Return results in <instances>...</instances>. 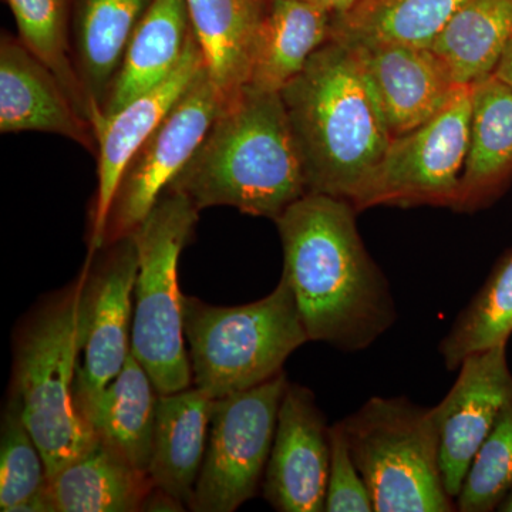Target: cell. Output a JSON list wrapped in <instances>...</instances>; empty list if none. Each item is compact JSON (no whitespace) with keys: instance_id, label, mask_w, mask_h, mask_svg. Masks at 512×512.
Masks as SVG:
<instances>
[{"instance_id":"15","label":"cell","mask_w":512,"mask_h":512,"mask_svg":"<svg viewBox=\"0 0 512 512\" xmlns=\"http://www.w3.org/2000/svg\"><path fill=\"white\" fill-rule=\"evenodd\" d=\"M342 42L356 50L392 138L433 119L464 87L431 47Z\"/></svg>"},{"instance_id":"5","label":"cell","mask_w":512,"mask_h":512,"mask_svg":"<svg viewBox=\"0 0 512 512\" xmlns=\"http://www.w3.org/2000/svg\"><path fill=\"white\" fill-rule=\"evenodd\" d=\"M183 312L192 386L211 399L268 382L309 342L284 276L274 291L248 305L212 306L184 296Z\"/></svg>"},{"instance_id":"26","label":"cell","mask_w":512,"mask_h":512,"mask_svg":"<svg viewBox=\"0 0 512 512\" xmlns=\"http://www.w3.org/2000/svg\"><path fill=\"white\" fill-rule=\"evenodd\" d=\"M466 0H360L333 16L332 39L430 47Z\"/></svg>"},{"instance_id":"31","label":"cell","mask_w":512,"mask_h":512,"mask_svg":"<svg viewBox=\"0 0 512 512\" xmlns=\"http://www.w3.org/2000/svg\"><path fill=\"white\" fill-rule=\"evenodd\" d=\"M326 512H375L365 480L350 453L342 421L330 426Z\"/></svg>"},{"instance_id":"17","label":"cell","mask_w":512,"mask_h":512,"mask_svg":"<svg viewBox=\"0 0 512 512\" xmlns=\"http://www.w3.org/2000/svg\"><path fill=\"white\" fill-rule=\"evenodd\" d=\"M512 183V89L494 74L471 86L470 137L454 211L491 207Z\"/></svg>"},{"instance_id":"16","label":"cell","mask_w":512,"mask_h":512,"mask_svg":"<svg viewBox=\"0 0 512 512\" xmlns=\"http://www.w3.org/2000/svg\"><path fill=\"white\" fill-rule=\"evenodd\" d=\"M0 131H39L97 150L93 124L77 109L62 82L19 37L0 39Z\"/></svg>"},{"instance_id":"8","label":"cell","mask_w":512,"mask_h":512,"mask_svg":"<svg viewBox=\"0 0 512 512\" xmlns=\"http://www.w3.org/2000/svg\"><path fill=\"white\" fill-rule=\"evenodd\" d=\"M471 86H464L433 119L392 138L386 154L352 205L357 212L387 205L456 208L466 163Z\"/></svg>"},{"instance_id":"29","label":"cell","mask_w":512,"mask_h":512,"mask_svg":"<svg viewBox=\"0 0 512 512\" xmlns=\"http://www.w3.org/2000/svg\"><path fill=\"white\" fill-rule=\"evenodd\" d=\"M512 488V402L481 444L456 500L457 511H497Z\"/></svg>"},{"instance_id":"18","label":"cell","mask_w":512,"mask_h":512,"mask_svg":"<svg viewBox=\"0 0 512 512\" xmlns=\"http://www.w3.org/2000/svg\"><path fill=\"white\" fill-rule=\"evenodd\" d=\"M214 399L195 386L181 392L158 394L156 426L151 444L148 477L190 507L210 433Z\"/></svg>"},{"instance_id":"12","label":"cell","mask_w":512,"mask_h":512,"mask_svg":"<svg viewBox=\"0 0 512 512\" xmlns=\"http://www.w3.org/2000/svg\"><path fill=\"white\" fill-rule=\"evenodd\" d=\"M512 402L507 345L467 356L456 383L436 407L440 464L447 493L457 500L464 478L501 410Z\"/></svg>"},{"instance_id":"22","label":"cell","mask_w":512,"mask_h":512,"mask_svg":"<svg viewBox=\"0 0 512 512\" xmlns=\"http://www.w3.org/2000/svg\"><path fill=\"white\" fill-rule=\"evenodd\" d=\"M326 10L302 0H268L254 46L249 86L281 93L332 32Z\"/></svg>"},{"instance_id":"23","label":"cell","mask_w":512,"mask_h":512,"mask_svg":"<svg viewBox=\"0 0 512 512\" xmlns=\"http://www.w3.org/2000/svg\"><path fill=\"white\" fill-rule=\"evenodd\" d=\"M157 402L153 380L130 353L116 379L99 396L80 403L79 409L97 440L147 473Z\"/></svg>"},{"instance_id":"32","label":"cell","mask_w":512,"mask_h":512,"mask_svg":"<svg viewBox=\"0 0 512 512\" xmlns=\"http://www.w3.org/2000/svg\"><path fill=\"white\" fill-rule=\"evenodd\" d=\"M184 505L160 488H153L144 501L143 511H184Z\"/></svg>"},{"instance_id":"25","label":"cell","mask_w":512,"mask_h":512,"mask_svg":"<svg viewBox=\"0 0 512 512\" xmlns=\"http://www.w3.org/2000/svg\"><path fill=\"white\" fill-rule=\"evenodd\" d=\"M512 40V0H466L431 43L460 86L494 73Z\"/></svg>"},{"instance_id":"6","label":"cell","mask_w":512,"mask_h":512,"mask_svg":"<svg viewBox=\"0 0 512 512\" xmlns=\"http://www.w3.org/2000/svg\"><path fill=\"white\" fill-rule=\"evenodd\" d=\"M340 421L375 512L457 511L444 485L433 407L375 396Z\"/></svg>"},{"instance_id":"2","label":"cell","mask_w":512,"mask_h":512,"mask_svg":"<svg viewBox=\"0 0 512 512\" xmlns=\"http://www.w3.org/2000/svg\"><path fill=\"white\" fill-rule=\"evenodd\" d=\"M167 190L198 211L232 207L276 221L308 194L281 93L247 86L224 103L200 147Z\"/></svg>"},{"instance_id":"33","label":"cell","mask_w":512,"mask_h":512,"mask_svg":"<svg viewBox=\"0 0 512 512\" xmlns=\"http://www.w3.org/2000/svg\"><path fill=\"white\" fill-rule=\"evenodd\" d=\"M302 2L326 10V12H329L332 16H338L355 8L360 0H302Z\"/></svg>"},{"instance_id":"21","label":"cell","mask_w":512,"mask_h":512,"mask_svg":"<svg viewBox=\"0 0 512 512\" xmlns=\"http://www.w3.org/2000/svg\"><path fill=\"white\" fill-rule=\"evenodd\" d=\"M154 485L148 473L101 443L47 478L50 512L143 511Z\"/></svg>"},{"instance_id":"14","label":"cell","mask_w":512,"mask_h":512,"mask_svg":"<svg viewBox=\"0 0 512 512\" xmlns=\"http://www.w3.org/2000/svg\"><path fill=\"white\" fill-rule=\"evenodd\" d=\"M205 67L197 37L191 32L180 63L160 86L131 101L119 113L94 124L97 140V192L90 229V259L103 248L114 192L127 164L143 146Z\"/></svg>"},{"instance_id":"19","label":"cell","mask_w":512,"mask_h":512,"mask_svg":"<svg viewBox=\"0 0 512 512\" xmlns=\"http://www.w3.org/2000/svg\"><path fill=\"white\" fill-rule=\"evenodd\" d=\"M151 3L153 0H73V62L92 124L100 117L128 42Z\"/></svg>"},{"instance_id":"27","label":"cell","mask_w":512,"mask_h":512,"mask_svg":"<svg viewBox=\"0 0 512 512\" xmlns=\"http://www.w3.org/2000/svg\"><path fill=\"white\" fill-rule=\"evenodd\" d=\"M512 335V248L495 262L490 275L463 309L439 345L448 372H456L474 353L508 345Z\"/></svg>"},{"instance_id":"30","label":"cell","mask_w":512,"mask_h":512,"mask_svg":"<svg viewBox=\"0 0 512 512\" xmlns=\"http://www.w3.org/2000/svg\"><path fill=\"white\" fill-rule=\"evenodd\" d=\"M46 484L45 460L12 397L3 417L0 444V511L16 512L19 505L42 494Z\"/></svg>"},{"instance_id":"7","label":"cell","mask_w":512,"mask_h":512,"mask_svg":"<svg viewBox=\"0 0 512 512\" xmlns=\"http://www.w3.org/2000/svg\"><path fill=\"white\" fill-rule=\"evenodd\" d=\"M198 220L200 211L185 195L167 190L131 234L138 252L131 353L147 370L158 394L192 386L178 262Z\"/></svg>"},{"instance_id":"24","label":"cell","mask_w":512,"mask_h":512,"mask_svg":"<svg viewBox=\"0 0 512 512\" xmlns=\"http://www.w3.org/2000/svg\"><path fill=\"white\" fill-rule=\"evenodd\" d=\"M211 82L227 103L248 84L268 0H185Z\"/></svg>"},{"instance_id":"9","label":"cell","mask_w":512,"mask_h":512,"mask_svg":"<svg viewBox=\"0 0 512 512\" xmlns=\"http://www.w3.org/2000/svg\"><path fill=\"white\" fill-rule=\"evenodd\" d=\"M288 383L281 372L252 389L214 399L207 450L190 510L234 512L255 497L264 483Z\"/></svg>"},{"instance_id":"1","label":"cell","mask_w":512,"mask_h":512,"mask_svg":"<svg viewBox=\"0 0 512 512\" xmlns=\"http://www.w3.org/2000/svg\"><path fill=\"white\" fill-rule=\"evenodd\" d=\"M356 215L342 198L308 192L275 221L282 276L309 342L348 353L370 348L397 320L392 288L363 244Z\"/></svg>"},{"instance_id":"13","label":"cell","mask_w":512,"mask_h":512,"mask_svg":"<svg viewBox=\"0 0 512 512\" xmlns=\"http://www.w3.org/2000/svg\"><path fill=\"white\" fill-rule=\"evenodd\" d=\"M330 426L315 394L288 383L266 466L265 500L279 512L326 511Z\"/></svg>"},{"instance_id":"35","label":"cell","mask_w":512,"mask_h":512,"mask_svg":"<svg viewBox=\"0 0 512 512\" xmlns=\"http://www.w3.org/2000/svg\"><path fill=\"white\" fill-rule=\"evenodd\" d=\"M497 511L512 512V488L510 491H508V494L505 495V498L503 501H501V504L498 505Z\"/></svg>"},{"instance_id":"4","label":"cell","mask_w":512,"mask_h":512,"mask_svg":"<svg viewBox=\"0 0 512 512\" xmlns=\"http://www.w3.org/2000/svg\"><path fill=\"white\" fill-rule=\"evenodd\" d=\"M86 298L83 279L37 313L16 349L12 397L46 464L47 478L93 446L76 397Z\"/></svg>"},{"instance_id":"28","label":"cell","mask_w":512,"mask_h":512,"mask_svg":"<svg viewBox=\"0 0 512 512\" xmlns=\"http://www.w3.org/2000/svg\"><path fill=\"white\" fill-rule=\"evenodd\" d=\"M6 2L15 16L23 45L56 74L77 109L90 121L89 106L73 62V0Z\"/></svg>"},{"instance_id":"11","label":"cell","mask_w":512,"mask_h":512,"mask_svg":"<svg viewBox=\"0 0 512 512\" xmlns=\"http://www.w3.org/2000/svg\"><path fill=\"white\" fill-rule=\"evenodd\" d=\"M101 249H106V254L83 278L86 322L82 365L76 377L77 404L99 396L119 375L131 353L136 241L128 235Z\"/></svg>"},{"instance_id":"3","label":"cell","mask_w":512,"mask_h":512,"mask_svg":"<svg viewBox=\"0 0 512 512\" xmlns=\"http://www.w3.org/2000/svg\"><path fill=\"white\" fill-rule=\"evenodd\" d=\"M281 96L308 192L352 204L392 143L356 50L329 39Z\"/></svg>"},{"instance_id":"34","label":"cell","mask_w":512,"mask_h":512,"mask_svg":"<svg viewBox=\"0 0 512 512\" xmlns=\"http://www.w3.org/2000/svg\"><path fill=\"white\" fill-rule=\"evenodd\" d=\"M493 74L512 89V40L508 43L507 49L504 50Z\"/></svg>"},{"instance_id":"10","label":"cell","mask_w":512,"mask_h":512,"mask_svg":"<svg viewBox=\"0 0 512 512\" xmlns=\"http://www.w3.org/2000/svg\"><path fill=\"white\" fill-rule=\"evenodd\" d=\"M224 103L204 67L127 164L111 202L103 248L133 234L146 220L194 156Z\"/></svg>"},{"instance_id":"20","label":"cell","mask_w":512,"mask_h":512,"mask_svg":"<svg viewBox=\"0 0 512 512\" xmlns=\"http://www.w3.org/2000/svg\"><path fill=\"white\" fill-rule=\"evenodd\" d=\"M192 32L185 0H153L138 23L99 119L156 89L180 63Z\"/></svg>"}]
</instances>
